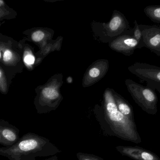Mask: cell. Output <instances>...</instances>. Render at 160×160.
I'll return each mask as SVG.
<instances>
[{
	"instance_id": "cell-7",
	"label": "cell",
	"mask_w": 160,
	"mask_h": 160,
	"mask_svg": "<svg viewBox=\"0 0 160 160\" xmlns=\"http://www.w3.org/2000/svg\"><path fill=\"white\" fill-rule=\"evenodd\" d=\"M138 42L135 39L126 38L120 40L119 47L122 49H134L138 45Z\"/></svg>"
},
{
	"instance_id": "cell-13",
	"label": "cell",
	"mask_w": 160,
	"mask_h": 160,
	"mask_svg": "<svg viewBox=\"0 0 160 160\" xmlns=\"http://www.w3.org/2000/svg\"><path fill=\"white\" fill-rule=\"evenodd\" d=\"M35 58L33 55L28 54L26 55L24 58V61L26 64L28 65H32L34 63Z\"/></svg>"
},
{
	"instance_id": "cell-2",
	"label": "cell",
	"mask_w": 160,
	"mask_h": 160,
	"mask_svg": "<svg viewBox=\"0 0 160 160\" xmlns=\"http://www.w3.org/2000/svg\"><path fill=\"white\" fill-rule=\"evenodd\" d=\"M61 150L50 140L36 133L29 132L13 145L0 147V156L9 160H36L38 157H48Z\"/></svg>"
},
{
	"instance_id": "cell-19",
	"label": "cell",
	"mask_w": 160,
	"mask_h": 160,
	"mask_svg": "<svg viewBox=\"0 0 160 160\" xmlns=\"http://www.w3.org/2000/svg\"><path fill=\"white\" fill-rule=\"evenodd\" d=\"M0 56H1V54H0Z\"/></svg>"
},
{
	"instance_id": "cell-1",
	"label": "cell",
	"mask_w": 160,
	"mask_h": 160,
	"mask_svg": "<svg viewBox=\"0 0 160 160\" xmlns=\"http://www.w3.org/2000/svg\"><path fill=\"white\" fill-rule=\"evenodd\" d=\"M94 113L102 130L107 135L134 143L142 142L135 122L119 111L111 91H106L101 106H96Z\"/></svg>"
},
{
	"instance_id": "cell-17",
	"label": "cell",
	"mask_w": 160,
	"mask_h": 160,
	"mask_svg": "<svg viewBox=\"0 0 160 160\" xmlns=\"http://www.w3.org/2000/svg\"><path fill=\"white\" fill-rule=\"evenodd\" d=\"M157 78H158V80H160V72L158 74V75H157Z\"/></svg>"
},
{
	"instance_id": "cell-8",
	"label": "cell",
	"mask_w": 160,
	"mask_h": 160,
	"mask_svg": "<svg viewBox=\"0 0 160 160\" xmlns=\"http://www.w3.org/2000/svg\"><path fill=\"white\" fill-rule=\"evenodd\" d=\"M77 157L78 160H107L103 159L96 155L82 152L77 153Z\"/></svg>"
},
{
	"instance_id": "cell-9",
	"label": "cell",
	"mask_w": 160,
	"mask_h": 160,
	"mask_svg": "<svg viewBox=\"0 0 160 160\" xmlns=\"http://www.w3.org/2000/svg\"><path fill=\"white\" fill-rule=\"evenodd\" d=\"M122 23V19L120 17H115L112 19L110 23V28L112 31H116L120 27Z\"/></svg>"
},
{
	"instance_id": "cell-16",
	"label": "cell",
	"mask_w": 160,
	"mask_h": 160,
	"mask_svg": "<svg viewBox=\"0 0 160 160\" xmlns=\"http://www.w3.org/2000/svg\"><path fill=\"white\" fill-rule=\"evenodd\" d=\"M42 160H59V159H58V157L57 156L55 155V156L51 157H50L48 158Z\"/></svg>"
},
{
	"instance_id": "cell-6",
	"label": "cell",
	"mask_w": 160,
	"mask_h": 160,
	"mask_svg": "<svg viewBox=\"0 0 160 160\" xmlns=\"http://www.w3.org/2000/svg\"><path fill=\"white\" fill-rule=\"evenodd\" d=\"M115 101L119 111L125 116L133 121H134V114L132 108L127 101L117 95H113Z\"/></svg>"
},
{
	"instance_id": "cell-4",
	"label": "cell",
	"mask_w": 160,
	"mask_h": 160,
	"mask_svg": "<svg viewBox=\"0 0 160 160\" xmlns=\"http://www.w3.org/2000/svg\"><path fill=\"white\" fill-rule=\"evenodd\" d=\"M116 149L121 155L135 160H160L154 152L139 147L118 146Z\"/></svg>"
},
{
	"instance_id": "cell-18",
	"label": "cell",
	"mask_w": 160,
	"mask_h": 160,
	"mask_svg": "<svg viewBox=\"0 0 160 160\" xmlns=\"http://www.w3.org/2000/svg\"><path fill=\"white\" fill-rule=\"evenodd\" d=\"M1 76H2V72H1V70H0V78H1Z\"/></svg>"
},
{
	"instance_id": "cell-14",
	"label": "cell",
	"mask_w": 160,
	"mask_h": 160,
	"mask_svg": "<svg viewBox=\"0 0 160 160\" xmlns=\"http://www.w3.org/2000/svg\"><path fill=\"white\" fill-rule=\"evenodd\" d=\"M12 53L8 50H7L5 52L3 56V60L5 62H8L9 61L10 59L12 58Z\"/></svg>"
},
{
	"instance_id": "cell-3",
	"label": "cell",
	"mask_w": 160,
	"mask_h": 160,
	"mask_svg": "<svg viewBox=\"0 0 160 160\" xmlns=\"http://www.w3.org/2000/svg\"><path fill=\"white\" fill-rule=\"evenodd\" d=\"M135 102L148 114L156 115L158 112V98L155 93L148 88H139L132 92Z\"/></svg>"
},
{
	"instance_id": "cell-15",
	"label": "cell",
	"mask_w": 160,
	"mask_h": 160,
	"mask_svg": "<svg viewBox=\"0 0 160 160\" xmlns=\"http://www.w3.org/2000/svg\"><path fill=\"white\" fill-rule=\"evenodd\" d=\"M134 35H135V39L137 41H138V40L141 39V37H142V33H141V31L139 30V28H137V29L135 30Z\"/></svg>"
},
{
	"instance_id": "cell-11",
	"label": "cell",
	"mask_w": 160,
	"mask_h": 160,
	"mask_svg": "<svg viewBox=\"0 0 160 160\" xmlns=\"http://www.w3.org/2000/svg\"><path fill=\"white\" fill-rule=\"evenodd\" d=\"M149 44L151 46L157 47L158 46L160 43V34H157L152 37L149 40Z\"/></svg>"
},
{
	"instance_id": "cell-12",
	"label": "cell",
	"mask_w": 160,
	"mask_h": 160,
	"mask_svg": "<svg viewBox=\"0 0 160 160\" xmlns=\"http://www.w3.org/2000/svg\"><path fill=\"white\" fill-rule=\"evenodd\" d=\"M100 73V71L99 69L98 68L94 67L89 70L88 75L91 78L94 79V78L98 77L99 76Z\"/></svg>"
},
{
	"instance_id": "cell-10",
	"label": "cell",
	"mask_w": 160,
	"mask_h": 160,
	"mask_svg": "<svg viewBox=\"0 0 160 160\" xmlns=\"http://www.w3.org/2000/svg\"><path fill=\"white\" fill-rule=\"evenodd\" d=\"M45 36V34L41 31H36L32 35V39L35 41H40Z\"/></svg>"
},
{
	"instance_id": "cell-5",
	"label": "cell",
	"mask_w": 160,
	"mask_h": 160,
	"mask_svg": "<svg viewBox=\"0 0 160 160\" xmlns=\"http://www.w3.org/2000/svg\"><path fill=\"white\" fill-rule=\"evenodd\" d=\"M17 127L3 119H0V144L4 147L11 146L20 138Z\"/></svg>"
}]
</instances>
